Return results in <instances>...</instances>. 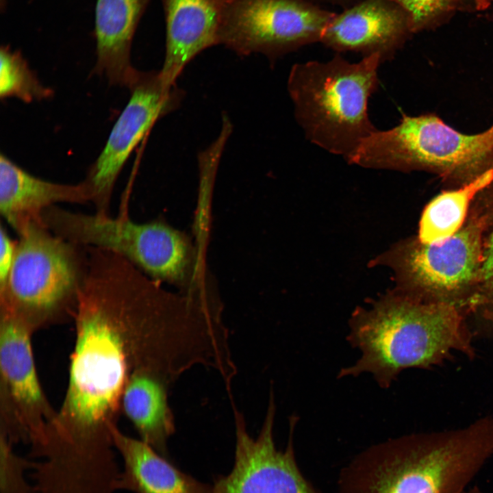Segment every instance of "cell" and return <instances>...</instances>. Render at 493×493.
Listing matches in <instances>:
<instances>
[{
  "instance_id": "4",
  "label": "cell",
  "mask_w": 493,
  "mask_h": 493,
  "mask_svg": "<svg viewBox=\"0 0 493 493\" xmlns=\"http://www.w3.org/2000/svg\"><path fill=\"white\" fill-rule=\"evenodd\" d=\"M378 54L351 63L340 55L327 62L292 66L288 90L294 116L307 138L347 161L377 130L368 115V100L379 84Z\"/></svg>"
},
{
  "instance_id": "11",
  "label": "cell",
  "mask_w": 493,
  "mask_h": 493,
  "mask_svg": "<svg viewBox=\"0 0 493 493\" xmlns=\"http://www.w3.org/2000/svg\"><path fill=\"white\" fill-rule=\"evenodd\" d=\"M128 88L129 101L82 181L99 214H110L114 188L132 151L158 119L179 107L185 94L177 84H167L160 71H138Z\"/></svg>"
},
{
  "instance_id": "5",
  "label": "cell",
  "mask_w": 493,
  "mask_h": 493,
  "mask_svg": "<svg viewBox=\"0 0 493 493\" xmlns=\"http://www.w3.org/2000/svg\"><path fill=\"white\" fill-rule=\"evenodd\" d=\"M348 162L371 168L426 170L458 188L493 169V125L469 135L433 114H404L395 127L366 138Z\"/></svg>"
},
{
  "instance_id": "22",
  "label": "cell",
  "mask_w": 493,
  "mask_h": 493,
  "mask_svg": "<svg viewBox=\"0 0 493 493\" xmlns=\"http://www.w3.org/2000/svg\"><path fill=\"white\" fill-rule=\"evenodd\" d=\"M493 306V223L483 244L482 264L476 292L472 302L473 312Z\"/></svg>"
},
{
  "instance_id": "8",
  "label": "cell",
  "mask_w": 493,
  "mask_h": 493,
  "mask_svg": "<svg viewBox=\"0 0 493 493\" xmlns=\"http://www.w3.org/2000/svg\"><path fill=\"white\" fill-rule=\"evenodd\" d=\"M59 232L75 244L121 255L156 281H184L191 263V247L180 231L160 221L136 223L126 209L116 217L67 210Z\"/></svg>"
},
{
  "instance_id": "7",
  "label": "cell",
  "mask_w": 493,
  "mask_h": 493,
  "mask_svg": "<svg viewBox=\"0 0 493 493\" xmlns=\"http://www.w3.org/2000/svg\"><path fill=\"white\" fill-rule=\"evenodd\" d=\"M493 223V185L472 204L460 229L438 244L416 239L399 251L396 264L409 290L407 295L426 303H445L464 316L472 312L485 238Z\"/></svg>"
},
{
  "instance_id": "2",
  "label": "cell",
  "mask_w": 493,
  "mask_h": 493,
  "mask_svg": "<svg viewBox=\"0 0 493 493\" xmlns=\"http://www.w3.org/2000/svg\"><path fill=\"white\" fill-rule=\"evenodd\" d=\"M493 455V417L389 440L341 471L339 493H464Z\"/></svg>"
},
{
  "instance_id": "17",
  "label": "cell",
  "mask_w": 493,
  "mask_h": 493,
  "mask_svg": "<svg viewBox=\"0 0 493 493\" xmlns=\"http://www.w3.org/2000/svg\"><path fill=\"white\" fill-rule=\"evenodd\" d=\"M123 468L117 490L132 493H212V485L203 483L183 472L140 439L124 433L118 426L112 429Z\"/></svg>"
},
{
  "instance_id": "6",
  "label": "cell",
  "mask_w": 493,
  "mask_h": 493,
  "mask_svg": "<svg viewBox=\"0 0 493 493\" xmlns=\"http://www.w3.org/2000/svg\"><path fill=\"white\" fill-rule=\"evenodd\" d=\"M18 235L0 307L34 332L73 318L86 270V247L55 234L44 223H31Z\"/></svg>"
},
{
  "instance_id": "24",
  "label": "cell",
  "mask_w": 493,
  "mask_h": 493,
  "mask_svg": "<svg viewBox=\"0 0 493 493\" xmlns=\"http://www.w3.org/2000/svg\"><path fill=\"white\" fill-rule=\"evenodd\" d=\"M17 241L9 235L5 227H0V292L7 283L14 260Z\"/></svg>"
},
{
  "instance_id": "23",
  "label": "cell",
  "mask_w": 493,
  "mask_h": 493,
  "mask_svg": "<svg viewBox=\"0 0 493 493\" xmlns=\"http://www.w3.org/2000/svg\"><path fill=\"white\" fill-rule=\"evenodd\" d=\"M399 5L407 14L409 24L422 23L440 9L446 0H390Z\"/></svg>"
},
{
  "instance_id": "16",
  "label": "cell",
  "mask_w": 493,
  "mask_h": 493,
  "mask_svg": "<svg viewBox=\"0 0 493 493\" xmlns=\"http://www.w3.org/2000/svg\"><path fill=\"white\" fill-rule=\"evenodd\" d=\"M149 0H96L94 71L109 84L128 88L138 70L131 62L134 35Z\"/></svg>"
},
{
  "instance_id": "25",
  "label": "cell",
  "mask_w": 493,
  "mask_h": 493,
  "mask_svg": "<svg viewBox=\"0 0 493 493\" xmlns=\"http://www.w3.org/2000/svg\"><path fill=\"white\" fill-rule=\"evenodd\" d=\"M318 5V3H329L335 5L342 6L348 8L362 0H306Z\"/></svg>"
},
{
  "instance_id": "13",
  "label": "cell",
  "mask_w": 493,
  "mask_h": 493,
  "mask_svg": "<svg viewBox=\"0 0 493 493\" xmlns=\"http://www.w3.org/2000/svg\"><path fill=\"white\" fill-rule=\"evenodd\" d=\"M390 0H362L336 14L320 40L338 52L378 54L389 60L401 45L409 18Z\"/></svg>"
},
{
  "instance_id": "19",
  "label": "cell",
  "mask_w": 493,
  "mask_h": 493,
  "mask_svg": "<svg viewBox=\"0 0 493 493\" xmlns=\"http://www.w3.org/2000/svg\"><path fill=\"white\" fill-rule=\"evenodd\" d=\"M492 185L493 169L468 184L434 197L422 214L418 240L438 244L449 238L464 223L477 196Z\"/></svg>"
},
{
  "instance_id": "21",
  "label": "cell",
  "mask_w": 493,
  "mask_h": 493,
  "mask_svg": "<svg viewBox=\"0 0 493 493\" xmlns=\"http://www.w3.org/2000/svg\"><path fill=\"white\" fill-rule=\"evenodd\" d=\"M14 446L0 436L1 493H36L25 475L26 470L33 468L34 462L16 454Z\"/></svg>"
},
{
  "instance_id": "20",
  "label": "cell",
  "mask_w": 493,
  "mask_h": 493,
  "mask_svg": "<svg viewBox=\"0 0 493 493\" xmlns=\"http://www.w3.org/2000/svg\"><path fill=\"white\" fill-rule=\"evenodd\" d=\"M53 91L44 86L19 51L2 45L0 50V97L25 103L49 99Z\"/></svg>"
},
{
  "instance_id": "14",
  "label": "cell",
  "mask_w": 493,
  "mask_h": 493,
  "mask_svg": "<svg viewBox=\"0 0 493 493\" xmlns=\"http://www.w3.org/2000/svg\"><path fill=\"white\" fill-rule=\"evenodd\" d=\"M231 0H161L166 24L164 80L176 84L187 64L205 49L219 45Z\"/></svg>"
},
{
  "instance_id": "18",
  "label": "cell",
  "mask_w": 493,
  "mask_h": 493,
  "mask_svg": "<svg viewBox=\"0 0 493 493\" xmlns=\"http://www.w3.org/2000/svg\"><path fill=\"white\" fill-rule=\"evenodd\" d=\"M169 386L153 372H136L121 401V412L132 423L139 439L168 458V440L175 431V418L168 401Z\"/></svg>"
},
{
  "instance_id": "26",
  "label": "cell",
  "mask_w": 493,
  "mask_h": 493,
  "mask_svg": "<svg viewBox=\"0 0 493 493\" xmlns=\"http://www.w3.org/2000/svg\"><path fill=\"white\" fill-rule=\"evenodd\" d=\"M479 312L485 323L493 333V306L483 309Z\"/></svg>"
},
{
  "instance_id": "10",
  "label": "cell",
  "mask_w": 493,
  "mask_h": 493,
  "mask_svg": "<svg viewBox=\"0 0 493 493\" xmlns=\"http://www.w3.org/2000/svg\"><path fill=\"white\" fill-rule=\"evenodd\" d=\"M34 331L10 312L0 308V436L31 451L43 442L55 410L37 372Z\"/></svg>"
},
{
  "instance_id": "12",
  "label": "cell",
  "mask_w": 493,
  "mask_h": 493,
  "mask_svg": "<svg viewBox=\"0 0 493 493\" xmlns=\"http://www.w3.org/2000/svg\"><path fill=\"white\" fill-rule=\"evenodd\" d=\"M276 406L270 390L265 418L258 435L247 431L242 413L233 407L236 429L234 464L231 472L214 479L212 493H322L307 480L296 464L293 447L296 417L290 420L286 450L274 440Z\"/></svg>"
},
{
  "instance_id": "28",
  "label": "cell",
  "mask_w": 493,
  "mask_h": 493,
  "mask_svg": "<svg viewBox=\"0 0 493 493\" xmlns=\"http://www.w3.org/2000/svg\"><path fill=\"white\" fill-rule=\"evenodd\" d=\"M6 5H7V0H1L0 1V5H1V11H3L5 9Z\"/></svg>"
},
{
  "instance_id": "3",
  "label": "cell",
  "mask_w": 493,
  "mask_h": 493,
  "mask_svg": "<svg viewBox=\"0 0 493 493\" xmlns=\"http://www.w3.org/2000/svg\"><path fill=\"white\" fill-rule=\"evenodd\" d=\"M350 323L347 340L360 355L340 378L367 373L388 388L407 368L439 365L454 352L475 355L465 316L448 304L394 296L357 312Z\"/></svg>"
},
{
  "instance_id": "1",
  "label": "cell",
  "mask_w": 493,
  "mask_h": 493,
  "mask_svg": "<svg viewBox=\"0 0 493 493\" xmlns=\"http://www.w3.org/2000/svg\"><path fill=\"white\" fill-rule=\"evenodd\" d=\"M73 319L68 385L47 440L65 456L94 459L114 448L112 431L131 376L149 371L170 385L202 364L207 337L184 296L100 249L88 252Z\"/></svg>"
},
{
  "instance_id": "27",
  "label": "cell",
  "mask_w": 493,
  "mask_h": 493,
  "mask_svg": "<svg viewBox=\"0 0 493 493\" xmlns=\"http://www.w3.org/2000/svg\"><path fill=\"white\" fill-rule=\"evenodd\" d=\"M464 493H483V492L477 486H474L469 490H466Z\"/></svg>"
},
{
  "instance_id": "9",
  "label": "cell",
  "mask_w": 493,
  "mask_h": 493,
  "mask_svg": "<svg viewBox=\"0 0 493 493\" xmlns=\"http://www.w3.org/2000/svg\"><path fill=\"white\" fill-rule=\"evenodd\" d=\"M336 14L306 0H231L219 45L238 55L261 53L273 60L320 42Z\"/></svg>"
},
{
  "instance_id": "15",
  "label": "cell",
  "mask_w": 493,
  "mask_h": 493,
  "mask_svg": "<svg viewBox=\"0 0 493 493\" xmlns=\"http://www.w3.org/2000/svg\"><path fill=\"white\" fill-rule=\"evenodd\" d=\"M87 202L90 195L83 181L66 184L41 179L1 153L0 213L18 234L31 223H43V212L56 203Z\"/></svg>"
}]
</instances>
